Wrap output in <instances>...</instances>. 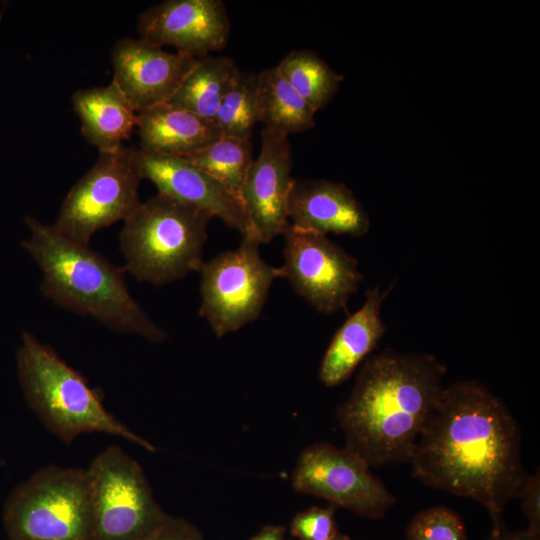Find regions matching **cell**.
<instances>
[{
  "mask_svg": "<svg viewBox=\"0 0 540 540\" xmlns=\"http://www.w3.org/2000/svg\"><path fill=\"white\" fill-rule=\"evenodd\" d=\"M521 431L505 402L475 380L444 386L410 460L413 477L429 487L473 499L492 530L517 499L528 475Z\"/></svg>",
  "mask_w": 540,
  "mask_h": 540,
  "instance_id": "cell-1",
  "label": "cell"
},
{
  "mask_svg": "<svg viewBox=\"0 0 540 540\" xmlns=\"http://www.w3.org/2000/svg\"><path fill=\"white\" fill-rule=\"evenodd\" d=\"M446 371L429 353L386 349L367 358L336 410L345 447L370 468L409 463L437 406Z\"/></svg>",
  "mask_w": 540,
  "mask_h": 540,
  "instance_id": "cell-2",
  "label": "cell"
},
{
  "mask_svg": "<svg viewBox=\"0 0 540 540\" xmlns=\"http://www.w3.org/2000/svg\"><path fill=\"white\" fill-rule=\"evenodd\" d=\"M25 223L30 236L22 246L42 272L40 288L46 298L115 331L135 333L150 342L166 339V332L131 296L121 268L53 225L30 216Z\"/></svg>",
  "mask_w": 540,
  "mask_h": 540,
  "instance_id": "cell-3",
  "label": "cell"
},
{
  "mask_svg": "<svg viewBox=\"0 0 540 540\" xmlns=\"http://www.w3.org/2000/svg\"><path fill=\"white\" fill-rule=\"evenodd\" d=\"M18 379L24 397L42 423L65 443L86 432L120 436L154 452L146 439L109 413L85 378L52 347L24 332L17 350Z\"/></svg>",
  "mask_w": 540,
  "mask_h": 540,
  "instance_id": "cell-4",
  "label": "cell"
},
{
  "mask_svg": "<svg viewBox=\"0 0 540 540\" xmlns=\"http://www.w3.org/2000/svg\"><path fill=\"white\" fill-rule=\"evenodd\" d=\"M213 217L161 194L140 202L119 235L125 269L137 280L164 285L199 271Z\"/></svg>",
  "mask_w": 540,
  "mask_h": 540,
  "instance_id": "cell-5",
  "label": "cell"
},
{
  "mask_svg": "<svg viewBox=\"0 0 540 540\" xmlns=\"http://www.w3.org/2000/svg\"><path fill=\"white\" fill-rule=\"evenodd\" d=\"M9 540H90L86 469L47 466L15 487L3 507Z\"/></svg>",
  "mask_w": 540,
  "mask_h": 540,
  "instance_id": "cell-6",
  "label": "cell"
},
{
  "mask_svg": "<svg viewBox=\"0 0 540 540\" xmlns=\"http://www.w3.org/2000/svg\"><path fill=\"white\" fill-rule=\"evenodd\" d=\"M86 470L90 540H140L167 518L141 466L118 446L103 450Z\"/></svg>",
  "mask_w": 540,
  "mask_h": 540,
  "instance_id": "cell-7",
  "label": "cell"
},
{
  "mask_svg": "<svg viewBox=\"0 0 540 540\" xmlns=\"http://www.w3.org/2000/svg\"><path fill=\"white\" fill-rule=\"evenodd\" d=\"M262 244L250 232L238 248L224 251L199 269V314L220 338L255 321L267 301L273 281L281 277L259 252Z\"/></svg>",
  "mask_w": 540,
  "mask_h": 540,
  "instance_id": "cell-8",
  "label": "cell"
},
{
  "mask_svg": "<svg viewBox=\"0 0 540 540\" xmlns=\"http://www.w3.org/2000/svg\"><path fill=\"white\" fill-rule=\"evenodd\" d=\"M137 148L99 152L94 165L62 202L53 227L67 238L89 245L99 230L125 220L141 202Z\"/></svg>",
  "mask_w": 540,
  "mask_h": 540,
  "instance_id": "cell-9",
  "label": "cell"
},
{
  "mask_svg": "<svg viewBox=\"0 0 540 540\" xmlns=\"http://www.w3.org/2000/svg\"><path fill=\"white\" fill-rule=\"evenodd\" d=\"M292 486L369 519H381L396 503L368 464L347 447L327 442L310 445L292 472Z\"/></svg>",
  "mask_w": 540,
  "mask_h": 540,
  "instance_id": "cell-10",
  "label": "cell"
},
{
  "mask_svg": "<svg viewBox=\"0 0 540 540\" xmlns=\"http://www.w3.org/2000/svg\"><path fill=\"white\" fill-rule=\"evenodd\" d=\"M282 236L280 276L318 312L333 314L346 309L362 281L358 260L326 235L299 229L290 222Z\"/></svg>",
  "mask_w": 540,
  "mask_h": 540,
  "instance_id": "cell-11",
  "label": "cell"
},
{
  "mask_svg": "<svg viewBox=\"0 0 540 540\" xmlns=\"http://www.w3.org/2000/svg\"><path fill=\"white\" fill-rule=\"evenodd\" d=\"M231 25L221 0H167L138 17L139 38L201 58L225 47Z\"/></svg>",
  "mask_w": 540,
  "mask_h": 540,
  "instance_id": "cell-12",
  "label": "cell"
},
{
  "mask_svg": "<svg viewBox=\"0 0 540 540\" xmlns=\"http://www.w3.org/2000/svg\"><path fill=\"white\" fill-rule=\"evenodd\" d=\"M288 136L264 128L261 149L243 183L240 200L261 243L282 235L288 220V201L295 179Z\"/></svg>",
  "mask_w": 540,
  "mask_h": 540,
  "instance_id": "cell-13",
  "label": "cell"
},
{
  "mask_svg": "<svg viewBox=\"0 0 540 540\" xmlns=\"http://www.w3.org/2000/svg\"><path fill=\"white\" fill-rule=\"evenodd\" d=\"M136 160L142 179H148L158 194L220 218L242 236L254 232L241 200L224 185L184 157L142 152Z\"/></svg>",
  "mask_w": 540,
  "mask_h": 540,
  "instance_id": "cell-14",
  "label": "cell"
},
{
  "mask_svg": "<svg viewBox=\"0 0 540 540\" xmlns=\"http://www.w3.org/2000/svg\"><path fill=\"white\" fill-rule=\"evenodd\" d=\"M197 59L177 51H166L140 38L126 37L112 50V80L138 113L168 102Z\"/></svg>",
  "mask_w": 540,
  "mask_h": 540,
  "instance_id": "cell-15",
  "label": "cell"
},
{
  "mask_svg": "<svg viewBox=\"0 0 540 540\" xmlns=\"http://www.w3.org/2000/svg\"><path fill=\"white\" fill-rule=\"evenodd\" d=\"M288 220L299 229L323 235L362 237L370 229L369 216L353 192L342 182L324 179H295Z\"/></svg>",
  "mask_w": 540,
  "mask_h": 540,
  "instance_id": "cell-16",
  "label": "cell"
},
{
  "mask_svg": "<svg viewBox=\"0 0 540 540\" xmlns=\"http://www.w3.org/2000/svg\"><path fill=\"white\" fill-rule=\"evenodd\" d=\"M392 286L381 290L375 286L366 291L362 306L334 333L322 358L319 379L327 387L347 380L358 365L374 350L386 332L381 307Z\"/></svg>",
  "mask_w": 540,
  "mask_h": 540,
  "instance_id": "cell-17",
  "label": "cell"
},
{
  "mask_svg": "<svg viewBox=\"0 0 540 540\" xmlns=\"http://www.w3.org/2000/svg\"><path fill=\"white\" fill-rule=\"evenodd\" d=\"M142 152L185 157L222 137L216 124L165 102L137 113Z\"/></svg>",
  "mask_w": 540,
  "mask_h": 540,
  "instance_id": "cell-18",
  "label": "cell"
},
{
  "mask_svg": "<svg viewBox=\"0 0 540 540\" xmlns=\"http://www.w3.org/2000/svg\"><path fill=\"white\" fill-rule=\"evenodd\" d=\"M71 99L83 136L99 152L117 150L137 127V112L113 80L79 89Z\"/></svg>",
  "mask_w": 540,
  "mask_h": 540,
  "instance_id": "cell-19",
  "label": "cell"
},
{
  "mask_svg": "<svg viewBox=\"0 0 540 540\" xmlns=\"http://www.w3.org/2000/svg\"><path fill=\"white\" fill-rule=\"evenodd\" d=\"M256 105L258 122L266 129L288 136L315 125V111L296 93L277 67L258 73Z\"/></svg>",
  "mask_w": 540,
  "mask_h": 540,
  "instance_id": "cell-20",
  "label": "cell"
},
{
  "mask_svg": "<svg viewBox=\"0 0 540 540\" xmlns=\"http://www.w3.org/2000/svg\"><path fill=\"white\" fill-rule=\"evenodd\" d=\"M239 71L234 60L227 56L198 58L168 102L214 122L220 103Z\"/></svg>",
  "mask_w": 540,
  "mask_h": 540,
  "instance_id": "cell-21",
  "label": "cell"
},
{
  "mask_svg": "<svg viewBox=\"0 0 540 540\" xmlns=\"http://www.w3.org/2000/svg\"><path fill=\"white\" fill-rule=\"evenodd\" d=\"M277 69L315 112L334 98L343 80L342 75L309 50L290 52Z\"/></svg>",
  "mask_w": 540,
  "mask_h": 540,
  "instance_id": "cell-22",
  "label": "cell"
},
{
  "mask_svg": "<svg viewBox=\"0 0 540 540\" xmlns=\"http://www.w3.org/2000/svg\"><path fill=\"white\" fill-rule=\"evenodd\" d=\"M184 158L211 175L238 198L253 162L250 140L226 136Z\"/></svg>",
  "mask_w": 540,
  "mask_h": 540,
  "instance_id": "cell-23",
  "label": "cell"
},
{
  "mask_svg": "<svg viewBox=\"0 0 540 540\" xmlns=\"http://www.w3.org/2000/svg\"><path fill=\"white\" fill-rule=\"evenodd\" d=\"M257 81V73L239 71L214 118L222 136L251 139L253 128L258 122Z\"/></svg>",
  "mask_w": 540,
  "mask_h": 540,
  "instance_id": "cell-24",
  "label": "cell"
},
{
  "mask_svg": "<svg viewBox=\"0 0 540 540\" xmlns=\"http://www.w3.org/2000/svg\"><path fill=\"white\" fill-rule=\"evenodd\" d=\"M407 540H468L460 516L445 506L417 513L407 527Z\"/></svg>",
  "mask_w": 540,
  "mask_h": 540,
  "instance_id": "cell-25",
  "label": "cell"
},
{
  "mask_svg": "<svg viewBox=\"0 0 540 540\" xmlns=\"http://www.w3.org/2000/svg\"><path fill=\"white\" fill-rule=\"evenodd\" d=\"M338 507L312 506L297 513L290 524V533L299 540H327L339 534L335 521Z\"/></svg>",
  "mask_w": 540,
  "mask_h": 540,
  "instance_id": "cell-26",
  "label": "cell"
},
{
  "mask_svg": "<svg viewBox=\"0 0 540 540\" xmlns=\"http://www.w3.org/2000/svg\"><path fill=\"white\" fill-rule=\"evenodd\" d=\"M518 498L521 509L528 521V529L540 535V471L539 467L528 474Z\"/></svg>",
  "mask_w": 540,
  "mask_h": 540,
  "instance_id": "cell-27",
  "label": "cell"
},
{
  "mask_svg": "<svg viewBox=\"0 0 540 540\" xmlns=\"http://www.w3.org/2000/svg\"><path fill=\"white\" fill-rule=\"evenodd\" d=\"M140 540H206L190 521L168 515L154 531Z\"/></svg>",
  "mask_w": 540,
  "mask_h": 540,
  "instance_id": "cell-28",
  "label": "cell"
},
{
  "mask_svg": "<svg viewBox=\"0 0 540 540\" xmlns=\"http://www.w3.org/2000/svg\"><path fill=\"white\" fill-rule=\"evenodd\" d=\"M487 540H540V535L530 529L511 531L505 524L497 530H492Z\"/></svg>",
  "mask_w": 540,
  "mask_h": 540,
  "instance_id": "cell-29",
  "label": "cell"
},
{
  "mask_svg": "<svg viewBox=\"0 0 540 540\" xmlns=\"http://www.w3.org/2000/svg\"><path fill=\"white\" fill-rule=\"evenodd\" d=\"M286 528L281 525H266L262 527L250 540H286Z\"/></svg>",
  "mask_w": 540,
  "mask_h": 540,
  "instance_id": "cell-30",
  "label": "cell"
},
{
  "mask_svg": "<svg viewBox=\"0 0 540 540\" xmlns=\"http://www.w3.org/2000/svg\"><path fill=\"white\" fill-rule=\"evenodd\" d=\"M327 540H350V538L346 535L339 533L335 537L327 539Z\"/></svg>",
  "mask_w": 540,
  "mask_h": 540,
  "instance_id": "cell-31",
  "label": "cell"
}]
</instances>
